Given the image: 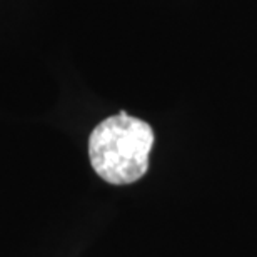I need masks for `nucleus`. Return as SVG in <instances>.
I'll return each instance as SVG.
<instances>
[{"label":"nucleus","mask_w":257,"mask_h":257,"mask_svg":"<svg viewBox=\"0 0 257 257\" xmlns=\"http://www.w3.org/2000/svg\"><path fill=\"white\" fill-rule=\"evenodd\" d=\"M154 131L146 120L119 114L102 120L89 137V157L97 176L114 186H127L149 171Z\"/></svg>","instance_id":"f257e3e1"}]
</instances>
